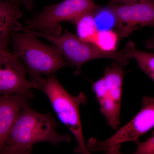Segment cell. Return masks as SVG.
<instances>
[{
    "instance_id": "1",
    "label": "cell",
    "mask_w": 154,
    "mask_h": 154,
    "mask_svg": "<svg viewBox=\"0 0 154 154\" xmlns=\"http://www.w3.org/2000/svg\"><path fill=\"white\" fill-rule=\"evenodd\" d=\"M58 124L50 113H38L29 104L26 105L19 112L2 154H30L33 145L42 142L53 145L62 142L69 143L70 137L57 133L56 129Z\"/></svg>"
},
{
    "instance_id": "2",
    "label": "cell",
    "mask_w": 154,
    "mask_h": 154,
    "mask_svg": "<svg viewBox=\"0 0 154 154\" xmlns=\"http://www.w3.org/2000/svg\"><path fill=\"white\" fill-rule=\"evenodd\" d=\"M14 31L11 34L14 54L23 61L31 83L39 80L42 74L51 75L69 65L55 45L43 44L29 32Z\"/></svg>"
},
{
    "instance_id": "3",
    "label": "cell",
    "mask_w": 154,
    "mask_h": 154,
    "mask_svg": "<svg viewBox=\"0 0 154 154\" xmlns=\"http://www.w3.org/2000/svg\"><path fill=\"white\" fill-rule=\"evenodd\" d=\"M47 96L57 118L74 137L77 147L75 154H90L83 134L80 114V107L87 103L86 95L81 92L77 96L69 94L60 83L55 75L42 78L34 86Z\"/></svg>"
},
{
    "instance_id": "4",
    "label": "cell",
    "mask_w": 154,
    "mask_h": 154,
    "mask_svg": "<svg viewBox=\"0 0 154 154\" xmlns=\"http://www.w3.org/2000/svg\"><path fill=\"white\" fill-rule=\"evenodd\" d=\"M154 127V97L144 96L141 110L129 122L106 140L90 139L87 147L90 152L119 154L122 144L135 142Z\"/></svg>"
},
{
    "instance_id": "5",
    "label": "cell",
    "mask_w": 154,
    "mask_h": 154,
    "mask_svg": "<svg viewBox=\"0 0 154 154\" xmlns=\"http://www.w3.org/2000/svg\"><path fill=\"white\" fill-rule=\"evenodd\" d=\"M95 0H64L57 4L46 6L41 13L26 20L28 30L38 31L51 36H59L61 22L72 24L83 14L96 8Z\"/></svg>"
},
{
    "instance_id": "6",
    "label": "cell",
    "mask_w": 154,
    "mask_h": 154,
    "mask_svg": "<svg viewBox=\"0 0 154 154\" xmlns=\"http://www.w3.org/2000/svg\"><path fill=\"white\" fill-rule=\"evenodd\" d=\"M123 67L116 62L107 67L103 76L92 85L101 113L108 125L115 130L120 124Z\"/></svg>"
},
{
    "instance_id": "7",
    "label": "cell",
    "mask_w": 154,
    "mask_h": 154,
    "mask_svg": "<svg viewBox=\"0 0 154 154\" xmlns=\"http://www.w3.org/2000/svg\"><path fill=\"white\" fill-rule=\"evenodd\" d=\"M116 18L119 38L145 26L154 28V0H138L129 4H108Z\"/></svg>"
},
{
    "instance_id": "8",
    "label": "cell",
    "mask_w": 154,
    "mask_h": 154,
    "mask_svg": "<svg viewBox=\"0 0 154 154\" xmlns=\"http://www.w3.org/2000/svg\"><path fill=\"white\" fill-rule=\"evenodd\" d=\"M27 69L15 54L0 50V95L18 94L32 99L33 88L26 78Z\"/></svg>"
},
{
    "instance_id": "9",
    "label": "cell",
    "mask_w": 154,
    "mask_h": 154,
    "mask_svg": "<svg viewBox=\"0 0 154 154\" xmlns=\"http://www.w3.org/2000/svg\"><path fill=\"white\" fill-rule=\"evenodd\" d=\"M36 36L47 39L60 50L69 65L75 67L74 75H79L84 64L91 61L93 50L90 43L83 42L78 36L65 30L61 35L54 36L36 31H30Z\"/></svg>"
},
{
    "instance_id": "10",
    "label": "cell",
    "mask_w": 154,
    "mask_h": 154,
    "mask_svg": "<svg viewBox=\"0 0 154 154\" xmlns=\"http://www.w3.org/2000/svg\"><path fill=\"white\" fill-rule=\"evenodd\" d=\"M28 98L18 94L0 95V154L21 109L28 105Z\"/></svg>"
},
{
    "instance_id": "11",
    "label": "cell",
    "mask_w": 154,
    "mask_h": 154,
    "mask_svg": "<svg viewBox=\"0 0 154 154\" xmlns=\"http://www.w3.org/2000/svg\"><path fill=\"white\" fill-rule=\"evenodd\" d=\"M22 16L19 4L0 0V50H8L11 32L17 31L20 25L17 21Z\"/></svg>"
},
{
    "instance_id": "12",
    "label": "cell",
    "mask_w": 154,
    "mask_h": 154,
    "mask_svg": "<svg viewBox=\"0 0 154 154\" xmlns=\"http://www.w3.org/2000/svg\"><path fill=\"white\" fill-rule=\"evenodd\" d=\"M94 9L83 14L73 23L80 40L92 44H94L98 32L93 15Z\"/></svg>"
},
{
    "instance_id": "13",
    "label": "cell",
    "mask_w": 154,
    "mask_h": 154,
    "mask_svg": "<svg viewBox=\"0 0 154 154\" xmlns=\"http://www.w3.org/2000/svg\"><path fill=\"white\" fill-rule=\"evenodd\" d=\"M94 21L98 31L112 30L116 28V18L110 6L97 5L93 12Z\"/></svg>"
},
{
    "instance_id": "14",
    "label": "cell",
    "mask_w": 154,
    "mask_h": 154,
    "mask_svg": "<svg viewBox=\"0 0 154 154\" xmlns=\"http://www.w3.org/2000/svg\"><path fill=\"white\" fill-rule=\"evenodd\" d=\"M131 59L133 58L137 62L138 66L154 82V54L138 50L134 45L129 53Z\"/></svg>"
},
{
    "instance_id": "15",
    "label": "cell",
    "mask_w": 154,
    "mask_h": 154,
    "mask_svg": "<svg viewBox=\"0 0 154 154\" xmlns=\"http://www.w3.org/2000/svg\"><path fill=\"white\" fill-rule=\"evenodd\" d=\"M119 38L118 33L114 30L98 31L93 45L104 51L113 52L117 48Z\"/></svg>"
},
{
    "instance_id": "16",
    "label": "cell",
    "mask_w": 154,
    "mask_h": 154,
    "mask_svg": "<svg viewBox=\"0 0 154 154\" xmlns=\"http://www.w3.org/2000/svg\"><path fill=\"white\" fill-rule=\"evenodd\" d=\"M137 149L134 154H154V134L143 142L136 141Z\"/></svg>"
},
{
    "instance_id": "17",
    "label": "cell",
    "mask_w": 154,
    "mask_h": 154,
    "mask_svg": "<svg viewBox=\"0 0 154 154\" xmlns=\"http://www.w3.org/2000/svg\"><path fill=\"white\" fill-rule=\"evenodd\" d=\"M146 48L148 49H154V33L152 36L146 39L144 42Z\"/></svg>"
},
{
    "instance_id": "18",
    "label": "cell",
    "mask_w": 154,
    "mask_h": 154,
    "mask_svg": "<svg viewBox=\"0 0 154 154\" xmlns=\"http://www.w3.org/2000/svg\"><path fill=\"white\" fill-rule=\"evenodd\" d=\"M138 0H110L109 4H129L137 2Z\"/></svg>"
},
{
    "instance_id": "19",
    "label": "cell",
    "mask_w": 154,
    "mask_h": 154,
    "mask_svg": "<svg viewBox=\"0 0 154 154\" xmlns=\"http://www.w3.org/2000/svg\"><path fill=\"white\" fill-rule=\"evenodd\" d=\"M10 2H12L15 3H17V4H19L21 2L22 0H9Z\"/></svg>"
}]
</instances>
